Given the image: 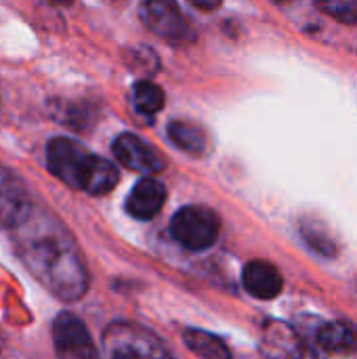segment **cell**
I'll return each mask as SVG.
<instances>
[{
    "instance_id": "16",
    "label": "cell",
    "mask_w": 357,
    "mask_h": 359,
    "mask_svg": "<svg viewBox=\"0 0 357 359\" xmlns=\"http://www.w3.org/2000/svg\"><path fill=\"white\" fill-rule=\"evenodd\" d=\"M112 359H156L149 351L139 349L137 345H122L114 351Z\"/></svg>"
},
{
    "instance_id": "3",
    "label": "cell",
    "mask_w": 357,
    "mask_h": 359,
    "mask_svg": "<svg viewBox=\"0 0 357 359\" xmlns=\"http://www.w3.org/2000/svg\"><path fill=\"white\" fill-rule=\"evenodd\" d=\"M221 233V219L206 206H185L170 221V236L187 250L210 248Z\"/></svg>"
},
{
    "instance_id": "15",
    "label": "cell",
    "mask_w": 357,
    "mask_h": 359,
    "mask_svg": "<svg viewBox=\"0 0 357 359\" xmlns=\"http://www.w3.org/2000/svg\"><path fill=\"white\" fill-rule=\"evenodd\" d=\"M303 238L309 242V246L311 248H316L318 252H322V255H326V257H332L335 252H337V246H335V242L330 240V236H326V233H322V227H318V225H303Z\"/></svg>"
},
{
    "instance_id": "19",
    "label": "cell",
    "mask_w": 357,
    "mask_h": 359,
    "mask_svg": "<svg viewBox=\"0 0 357 359\" xmlns=\"http://www.w3.org/2000/svg\"><path fill=\"white\" fill-rule=\"evenodd\" d=\"M276 2H288V0H276Z\"/></svg>"
},
{
    "instance_id": "7",
    "label": "cell",
    "mask_w": 357,
    "mask_h": 359,
    "mask_svg": "<svg viewBox=\"0 0 357 359\" xmlns=\"http://www.w3.org/2000/svg\"><path fill=\"white\" fill-rule=\"evenodd\" d=\"M32 210L27 191L23 183L0 164V225L2 227H17Z\"/></svg>"
},
{
    "instance_id": "10",
    "label": "cell",
    "mask_w": 357,
    "mask_h": 359,
    "mask_svg": "<svg viewBox=\"0 0 357 359\" xmlns=\"http://www.w3.org/2000/svg\"><path fill=\"white\" fill-rule=\"evenodd\" d=\"M242 284L255 299H276L282 292V273L267 261H250L242 271Z\"/></svg>"
},
{
    "instance_id": "18",
    "label": "cell",
    "mask_w": 357,
    "mask_h": 359,
    "mask_svg": "<svg viewBox=\"0 0 357 359\" xmlns=\"http://www.w3.org/2000/svg\"><path fill=\"white\" fill-rule=\"evenodd\" d=\"M55 2H72V0H55Z\"/></svg>"
},
{
    "instance_id": "4",
    "label": "cell",
    "mask_w": 357,
    "mask_h": 359,
    "mask_svg": "<svg viewBox=\"0 0 357 359\" xmlns=\"http://www.w3.org/2000/svg\"><path fill=\"white\" fill-rule=\"evenodd\" d=\"M53 345L59 359H99L95 341L86 328V324L65 311L59 313L53 322Z\"/></svg>"
},
{
    "instance_id": "17",
    "label": "cell",
    "mask_w": 357,
    "mask_h": 359,
    "mask_svg": "<svg viewBox=\"0 0 357 359\" xmlns=\"http://www.w3.org/2000/svg\"><path fill=\"white\" fill-rule=\"evenodd\" d=\"M223 0H191V4H196L198 8H204V11H213L217 6H221Z\"/></svg>"
},
{
    "instance_id": "14",
    "label": "cell",
    "mask_w": 357,
    "mask_h": 359,
    "mask_svg": "<svg viewBox=\"0 0 357 359\" xmlns=\"http://www.w3.org/2000/svg\"><path fill=\"white\" fill-rule=\"evenodd\" d=\"M133 103L139 114L154 116L164 107V90L154 82L141 80L133 88Z\"/></svg>"
},
{
    "instance_id": "8",
    "label": "cell",
    "mask_w": 357,
    "mask_h": 359,
    "mask_svg": "<svg viewBox=\"0 0 357 359\" xmlns=\"http://www.w3.org/2000/svg\"><path fill=\"white\" fill-rule=\"evenodd\" d=\"M259 359H303L297 332L282 322H269L263 330Z\"/></svg>"
},
{
    "instance_id": "13",
    "label": "cell",
    "mask_w": 357,
    "mask_h": 359,
    "mask_svg": "<svg viewBox=\"0 0 357 359\" xmlns=\"http://www.w3.org/2000/svg\"><path fill=\"white\" fill-rule=\"evenodd\" d=\"M168 137L170 141L181 147L183 151H189V154H204L206 149V137L200 128H196L194 124H187V122H170L168 124Z\"/></svg>"
},
{
    "instance_id": "9",
    "label": "cell",
    "mask_w": 357,
    "mask_h": 359,
    "mask_svg": "<svg viewBox=\"0 0 357 359\" xmlns=\"http://www.w3.org/2000/svg\"><path fill=\"white\" fill-rule=\"evenodd\" d=\"M166 202V187L156 179H141L126 198V212L139 221L154 219Z\"/></svg>"
},
{
    "instance_id": "2",
    "label": "cell",
    "mask_w": 357,
    "mask_h": 359,
    "mask_svg": "<svg viewBox=\"0 0 357 359\" xmlns=\"http://www.w3.org/2000/svg\"><path fill=\"white\" fill-rule=\"evenodd\" d=\"M48 170L74 189H82L93 196L109 194L120 175L116 166L90 151H86L80 143L69 139H53L46 147Z\"/></svg>"
},
{
    "instance_id": "6",
    "label": "cell",
    "mask_w": 357,
    "mask_h": 359,
    "mask_svg": "<svg viewBox=\"0 0 357 359\" xmlns=\"http://www.w3.org/2000/svg\"><path fill=\"white\" fill-rule=\"evenodd\" d=\"M114 156L120 160V164H124L126 168L141 172V175H156L164 170V160L162 156L147 145L143 139H139L137 135L124 133L114 141Z\"/></svg>"
},
{
    "instance_id": "12",
    "label": "cell",
    "mask_w": 357,
    "mask_h": 359,
    "mask_svg": "<svg viewBox=\"0 0 357 359\" xmlns=\"http://www.w3.org/2000/svg\"><path fill=\"white\" fill-rule=\"evenodd\" d=\"M183 341L187 345L189 351H194L196 355L204 359H229V349L227 345L210 334V332H204V330H196V328H187L183 332Z\"/></svg>"
},
{
    "instance_id": "11",
    "label": "cell",
    "mask_w": 357,
    "mask_h": 359,
    "mask_svg": "<svg viewBox=\"0 0 357 359\" xmlns=\"http://www.w3.org/2000/svg\"><path fill=\"white\" fill-rule=\"evenodd\" d=\"M316 341L318 347L330 355H345V353H353L357 349V334L351 326L343 322H332L322 326L318 330Z\"/></svg>"
},
{
    "instance_id": "5",
    "label": "cell",
    "mask_w": 357,
    "mask_h": 359,
    "mask_svg": "<svg viewBox=\"0 0 357 359\" xmlns=\"http://www.w3.org/2000/svg\"><path fill=\"white\" fill-rule=\"evenodd\" d=\"M143 25L164 40H185L189 25L183 19V13L177 0H143L139 8Z\"/></svg>"
},
{
    "instance_id": "1",
    "label": "cell",
    "mask_w": 357,
    "mask_h": 359,
    "mask_svg": "<svg viewBox=\"0 0 357 359\" xmlns=\"http://www.w3.org/2000/svg\"><path fill=\"white\" fill-rule=\"evenodd\" d=\"M13 229H19L17 250L29 273L61 301L82 299L88 288V273L67 231L34 208Z\"/></svg>"
}]
</instances>
